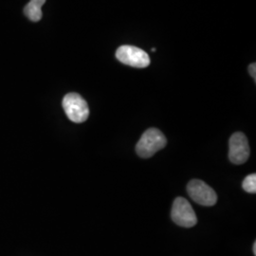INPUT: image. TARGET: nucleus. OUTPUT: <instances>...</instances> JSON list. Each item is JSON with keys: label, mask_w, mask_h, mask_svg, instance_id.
Wrapping results in <instances>:
<instances>
[{"label": "nucleus", "mask_w": 256, "mask_h": 256, "mask_svg": "<svg viewBox=\"0 0 256 256\" xmlns=\"http://www.w3.org/2000/svg\"><path fill=\"white\" fill-rule=\"evenodd\" d=\"M166 144L167 140L160 130L149 128L138 142L136 152L140 158H147L155 155L158 151L164 148Z\"/></svg>", "instance_id": "nucleus-1"}, {"label": "nucleus", "mask_w": 256, "mask_h": 256, "mask_svg": "<svg viewBox=\"0 0 256 256\" xmlns=\"http://www.w3.org/2000/svg\"><path fill=\"white\" fill-rule=\"evenodd\" d=\"M63 108L68 118L76 124L86 122L90 116L88 102L77 93H68L63 99Z\"/></svg>", "instance_id": "nucleus-2"}, {"label": "nucleus", "mask_w": 256, "mask_h": 256, "mask_svg": "<svg viewBox=\"0 0 256 256\" xmlns=\"http://www.w3.org/2000/svg\"><path fill=\"white\" fill-rule=\"evenodd\" d=\"M171 218L176 225L184 228H191L198 223V218L191 204L183 198H176L174 200Z\"/></svg>", "instance_id": "nucleus-3"}, {"label": "nucleus", "mask_w": 256, "mask_h": 256, "mask_svg": "<svg viewBox=\"0 0 256 256\" xmlns=\"http://www.w3.org/2000/svg\"><path fill=\"white\" fill-rule=\"evenodd\" d=\"M116 57L120 63L133 68H144L150 64V57L146 52L137 46L124 45L116 52Z\"/></svg>", "instance_id": "nucleus-4"}, {"label": "nucleus", "mask_w": 256, "mask_h": 256, "mask_svg": "<svg viewBox=\"0 0 256 256\" xmlns=\"http://www.w3.org/2000/svg\"><path fill=\"white\" fill-rule=\"evenodd\" d=\"M187 192L194 202L202 206L210 207L218 202V196L214 190L200 180H192L188 183Z\"/></svg>", "instance_id": "nucleus-5"}, {"label": "nucleus", "mask_w": 256, "mask_h": 256, "mask_svg": "<svg viewBox=\"0 0 256 256\" xmlns=\"http://www.w3.org/2000/svg\"><path fill=\"white\" fill-rule=\"evenodd\" d=\"M229 158L234 164H243L250 158V146L248 138L243 133H234L229 142Z\"/></svg>", "instance_id": "nucleus-6"}, {"label": "nucleus", "mask_w": 256, "mask_h": 256, "mask_svg": "<svg viewBox=\"0 0 256 256\" xmlns=\"http://www.w3.org/2000/svg\"><path fill=\"white\" fill-rule=\"evenodd\" d=\"M46 0H30L24 8V14L32 22H38L42 18V6Z\"/></svg>", "instance_id": "nucleus-7"}, {"label": "nucleus", "mask_w": 256, "mask_h": 256, "mask_svg": "<svg viewBox=\"0 0 256 256\" xmlns=\"http://www.w3.org/2000/svg\"><path fill=\"white\" fill-rule=\"evenodd\" d=\"M242 187L246 192L250 194H256V174H250L243 180Z\"/></svg>", "instance_id": "nucleus-8"}, {"label": "nucleus", "mask_w": 256, "mask_h": 256, "mask_svg": "<svg viewBox=\"0 0 256 256\" xmlns=\"http://www.w3.org/2000/svg\"><path fill=\"white\" fill-rule=\"evenodd\" d=\"M248 72L250 76L254 79V81L256 80V63H252V64H250L248 66Z\"/></svg>", "instance_id": "nucleus-9"}, {"label": "nucleus", "mask_w": 256, "mask_h": 256, "mask_svg": "<svg viewBox=\"0 0 256 256\" xmlns=\"http://www.w3.org/2000/svg\"><path fill=\"white\" fill-rule=\"evenodd\" d=\"M254 254L256 256V243L254 242Z\"/></svg>", "instance_id": "nucleus-10"}, {"label": "nucleus", "mask_w": 256, "mask_h": 256, "mask_svg": "<svg viewBox=\"0 0 256 256\" xmlns=\"http://www.w3.org/2000/svg\"><path fill=\"white\" fill-rule=\"evenodd\" d=\"M152 50V52H156L155 48H152V50Z\"/></svg>", "instance_id": "nucleus-11"}]
</instances>
